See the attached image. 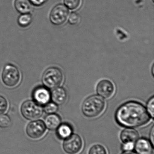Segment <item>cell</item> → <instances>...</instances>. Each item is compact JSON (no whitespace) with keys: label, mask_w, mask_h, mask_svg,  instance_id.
<instances>
[{"label":"cell","mask_w":154,"mask_h":154,"mask_svg":"<svg viewBox=\"0 0 154 154\" xmlns=\"http://www.w3.org/2000/svg\"><path fill=\"white\" fill-rule=\"evenodd\" d=\"M121 154H138L135 152H134L133 151H124L123 153Z\"/></svg>","instance_id":"obj_28"},{"label":"cell","mask_w":154,"mask_h":154,"mask_svg":"<svg viewBox=\"0 0 154 154\" xmlns=\"http://www.w3.org/2000/svg\"><path fill=\"white\" fill-rule=\"evenodd\" d=\"M46 128L45 123L40 119H36L30 122L27 125L26 132L27 135L33 139L40 138L46 133Z\"/></svg>","instance_id":"obj_8"},{"label":"cell","mask_w":154,"mask_h":154,"mask_svg":"<svg viewBox=\"0 0 154 154\" xmlns=\"http://www.w3.org/2000/svg\"><path fill=\"white\" fill-rule=\"evenodd\" d=\"M69 14L68 9L64 5L59 4L54 6L51 11L49 20L52 24L59 26L65 23Z\"/></svg>","instance_id":"obj_7"},{"label":"cell","mask_w":154,"mask_h":154,"mask_svg":"<svg viewBox=\"0 0 154 154\" xmlns=\"http://www.w3.org/2000/svg\"><path fill=\"white\" fill-rule=\"evenodd\" d=\"M151 143L153 145H154V127L153 126L152 128V130L151 131V134H150V140Z\"/></svg>","instance_id":"obj_27"},{"label":"cell","mask_w":154,"mask_h":154,"mask_svg":"<svg viewBox=\"0 0 154 154\" xmlns=\"http://www.w3.org/2000/svg\"><path fill=\"white\" fill-rule=\"evenodd\" d=\"M1 77L3 83L9 88L16 87L20 81V70L16 66L10 63L4 67Z\"/></svg>","instance_id":"obj_4"},{"label":"cell","mask_w":154,"mask_h":154,"mask_svg":"<svg viewBox=\"0 0 154 154\" xmlns=\"http://www.w3.org/2000/svg\"><path fill=\"white\" fill-rule=\"evenodd\" d=\"M32 4L35 6H41L44 4L48 0H30Z\"/></svg>","instance_id":"obj_26"},{"label":"cell","mask_w":154,"mask_h":154,"mask_svg":"<svg viewBox=\"0 0 154 154\" xmlns=\"http://www.w3.org/2000/svg\"><path fill=\"white\" fill-rule=\"evenodd\" d=\"M14 7L21 14L30 13L32 10V4L30 0H15Z\"/></svg>","instance_id":"obj_16"},{"label":"cell","mask_w":154,"mask_h":154,"mask_svg":"<svg viewBox=\"0 0 154 154\" xmlns=\"http://www.w3.org/2000/svg\"><path fill=\"white\" fill-rule=\"evenodd\" d=\"M63 78V73L59 68L51 67L44 71L42 77V81L46 88L54 89L61 84Z\"/></svg>","instance_id":"obj_3"},{"label":"cell","mask_w":154,"mask_h":154,"mask_svg":"<svg viewBox=\"0 0 154 154\" xmlns=\"http://www.w3.org/2000/svg\"><path fill=\"white\" fill-rule=\"evenodd\" d=\"M82 138L77 134H72L69 137L64 139L62 144L63 151L67 154H78L83 147Z\"/></svg>","instance_id":"obj_6"},{"label":"cell","mask_w":154,"mask_h":154,"mask_svg":"<svg viewBox=\"0 0 154 154\" xmlns=\"http://www.w3.org/2000/svg\"><path fill=\"white\" fill-rule=\"evenodd\" d=\"M73 134V128L69 124L63 123L61 124L56 129V135L58 138L64 140L69 137Z\"/></svg>","instance_id":"obj_15"},{"label":"cell","mask_w":154,"mask_h":154,"mask_svg":"<svg viewBox=\"0 0 154 154\" xmlns=\"http://www.w3.org/2000/svg\"><path fill=\"white\" fill-rule=\"evenodd\" d=\"M147 112L149 113V115L151 116L152 118H153L154 114V97L151 98L149 100L147 104Z\"/></svg>","instance_id":"obj_24"},{"label":"cell","mask_w":154,"mask_h":154,"mask_svg":"<svg viewBox=\"0 0 154 154\" xmlns=\"http://www.w3.org/2000/svg\"><path fill=\"white\" fill-rule=\"evenodd\" d=\"M44 123L46 128L49 130H56L61 124V118L56 114H48L44 119Z\"/></svg>","instance_id":"obj_14"},{"label":"cell","mask_w":154,"mask_h":154,"mask_svg":"<svg viewBox=\"0 0 154 154\" xmlns=\"http://www.w3.org/2000/svg\"><path fill=\"white\" fill-rule=\"evenodd\" d=\"M32 17L30 13L22 14L18 19V23L20 27H27L31 23Z\"/></svg>","instance_id":"obj_17"},{"label":"cell","mask_w":154,"mask_h":154,"mask_svg":"<svg viewBox=\"0 0 154 154\" xmlns=\"http://www.w3.org/2000/svg\"><path fill=\"white\" fill-rule=\"evenodd\" d=\"M8 107L7 100L2 96L0 95V115L6 112Z\"/></svg>","instance_id":"obj_23"},{"label":"cell","mask_w":154,"mask_h":154,"mask_svg":"<svg viewBox=\"0 0 154 154\" xmlns=\"http://www.w3.org/2000/svg\"><path fill=\"white\" fill-rule=\"evenodd\" d=\"M12 120L10 116L6 114L0 115V128H5L11 126Z\"/></svg>","instance_id":"obj_19"},{"label":"cell","mask_w":154,"mask_h":154,"mask_svg":"<svg viewBox=\"0 0 154 154\" xmlns=\"http://www.w3.org/2000/svg\"><path fill=\"white\" fill-rule=\"evenodd\" d=\"M68 98L67 91L64 88L58 87L55 88L51 93V99L57 105H62Z\"/></svg>","instance_id":"obj_13"},{"label":"cell","mask_w":154,"mask_h":154,"mask_svg":"<svg viewBox=\"0 0 154 154\" xmlns=\"http://www.w3.org/2000/svg\"><path fill=\"white\" fill-rule=\"evenodd\" d=\"M81 0H64V5L71 10L78 9L81 4Z\"/></svg>","instance_id":"obj_20"},{"label":"cell","mask_w":154,"mask_h":154,"mask_svg":"<svg viewBox=\"0 0 154 154\" xmlns=\"http://www.w3.org/2000/svg\"><path fill=\"white\" fill-rule=\"evenodd\" d=\"M139 138V133L134 128H125L120 133V140L123 143H135Z\"/></svg>","instance_id":"obj_12"},{"label":"cell","mask_w":154,"mask_h":154,"mask_svg":"<svg viewBox=\"0 0 154 154\" xmlns=\"http://www.w3.org/2000/svg\"><path fill=\"white\" fill-rule=\"evenodd\" d=\"M96 91L98 94L102 98H110L115 93V86L110 81L103 80L98 84Z\"/></svg>","instance_id":"obj_10"},{"label":"cell","mask_w":154,"mask_h":154,"mask_svg":"<svg viewBox=\"0 0 154 154\" xmlns=\"http://www.w3.org/2000/svg\"><path fill=\"white\" fill-rule=\"evenodd\" d=\"M32 97L34 102L42 106L49 102L51 93L49 88L40 85L33 89L32 92Z\"/></svg>","instance_id":"obj_9"},{"label":"cell","mask_w":154,"mask_h":154,"mask_svg":"<svg viewBox=\"0 0 154 154\" xmlns=\"http://www.w3.org/2000/svg\"><path fill=\"white\" fill-rule=\"evenodd\" d=\"M134 149L138 154H153L154 146L149 139L141 137L135 143Z\"/></svg>","instance_id":"obj_11"},{"label":"cell","mask_w":154,"mask_h":154,"mask_svg":"<svg viewBox=\"0 0 154 154\" xmlns=\"http://www.w3.org/2000/svg\"><path fill=\"white\" fill-rule=\"evenodd\" d=\"M58 106L54 102H49L44 106L43 111L47 114H55L58 111Z\"/></svg>","instance_id":"obj_21"},{"label":"cell","mask_w":154,"mask_h":154,"mask_svg":"<svg viewBox=\"0 0 154 154\" xmlns=\"http://www.w3.org/2000/svg\"><path fill=\"white\" fill-rule=\"evenodd\" d=\"M135 143H123L122 146V150L124 151H133Z\"/></svg>","instance_id":"obj_25"},{"label":"cell","mask_w":154,"mask_h":154,"mask_svg":"<svg viewBox=\"0 0 154 154\" xmlns=\"http://www.w3.org/2000/svg\"><path fill=\"white\" fill-rule=\"evenodd\" d=\"M105 103L102 97L93 95L83 102L81 110L84 116L93 118L99 116L105 109Z\"/></svg>","instance_id":"obj_2"},{"label":"cell","mask_w":154,"mask_h":154,"mask_svg":"<svg viewBox=\"0 0 154 154\" xmlns=\"http://www.w3.org/2000/svg\"><path fill=\"white\" fill-rule=\"evenodd\" d=\"M152 119L144 106L139 102L128 101L116 111L115 119L118 125L124 128H136L147 125Z\"/></svg>","instance_id":"obj_1"},{"label":"cell","mask_w":154,"mask_h":154,"mask_svg":"<svg viewBox=\"0 0 154 154\" xmlns=\"http://www.w3.org/2000/svg\"><path fill=\"white\" fill-rule=\"evenodd\" d=\"M21 114L24 118L29 120H34L41 117L43 109L42 106L33 100L24 101L20 107Z\"/></svg>","instance_id":"obj_5"},{"label":"cell","mask_w":154,"mask_h":154,"mask_svg":"<svg viewBox=\"0 0 154 154\" xmlns=\"http://www.w3.org/2000/svg\"><path fill=\"white\" fill-rule=\"evenodd\" d=\"M88 154H107V151L102 145L96 144L90 147Z\"/></svg>","instance_id":"obj_18"},{"label":"cell","mask_w":154,"mask_h":154,"mask_svg":"<svg viewBox=\"0 0 154 154\" xmlns=\"http://www.w3.org/2000/svg\"><path fill=\"white\" fill-rule=\"evenodd\" d=\"M80 18L78 14L76 12H72L68 17V21L71 25H75L79 22Z\"/></svg>","instance_id":"obj_22"}]
</instances>
